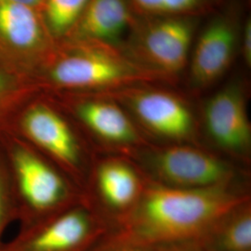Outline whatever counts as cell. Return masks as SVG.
<instances>
[{"instance_id":"cell-1","label":"cell","mask_w":251,"mask_h":251,"mask_svg":"<svg viewBox=\"0 0 251 251\" xmlns=\"http://www.w3.org/2000/svg\"><path fill=\"white\" fill-rule=\"evenodd\" d=\"M248 200L231 186L180 188L152 181L144 184L134 206L117 217L112 231L155 247L197 241L220 218Z\"/></svg>"},{"instance_id":"cell-2","label":"cell","mask_w":251,"mask_h":251,"mask_svg":"<svg viewBox=\"0 0 251 251\" xmlns=\"http://www.w3.org/2000/svg\"><path fill=\"white\" fill-rule=\"evenodd\" d=\"M54 57L49 76L54 84L68 89H108L138 81L152 80L155 70L135 63L89 42H77Z\"/></svg>"},{"instance_id":"cell-3","label":"cell","mask_w":251,"mask_h":251,"mask_svg":"<svg viewBox=\"0 0 251 251\" xmlns=\"http://www.w3.org/2000/svg\"><path fill=\"white\" fill-rule=\"evenodd\" d=\"M135 156L155 182L180 188L231 186L236 177L233 166L211 152L189 144L165 147L149 144L134 150Z\"/></svg>"},{"instance_id":"cell-4","label":"cell","mask_w":251,"mask_h":251,"mask_svg":"<svg viewBox=\"0 0 251 251\" xmlns=\"http://www.w3.org/2000/svg\"><path fill=\"white\" fill-rule=\"evenodd\" d=\"M117 96L152 134L177 144L191 141L196 134L191 110L172 93L154 90H126Z\"/></svg>"},{"instance_id":"cell-5","label":"cell","mask_w":251,"mask_h":251,"mask_svg":"<svg viewBox=\"0 0 251 251\" xmlns=\"http://www.w3.org/2000/svg\"><path fill=\"white\" fill-rule=\"evenodd\" d=\"M207 134L220 148L244 155L251 145V125L247 102L239 86L230 85L218 91L205 107Z\"/></svg>"},{"instance_id":"cell-6","label":"cell","mask_w":251,"mask_h":251,"mask_svg":"<svg viewBox=\"0 0 251 251\" xmlns=\"http://www.w3.org/2000/svg\"><path fill=\"white\" fill-rule=\"evenodd\" d=\"M0 50L6 57L27 60L52 52L50 35L39 9L0 0Z\"/></svg>"},{"instance_id":"cell-7","label":"cell","mask_w":251,"mask_h":251,"mask_svg":"<svg viewBox=\"0 0 251 251\" xmlns=\"http://www.w3.org/2000/svg\"><path fill=\"white\" fill-rule=\"evenodd\" d=\"M112 231L84 210H73L60 216L29 236L18 251H88Z\"/></svg>"},{"instance_id":"cell-8","label":"cell","mask_w":251,"mask_h":251,"mask_svg":"<svg viewBox=\"0 0 251 251\" xmlns=\"http://www.w3.org/2000/svg\"><path fill=\"white\" fill-rule=\"evenodd\" d=\"M81 121L104 144L126 150H137L148 145L134 122L114 100H88L76 106Z\"/></svg>"},{"instance_id":"cell-9","label":"cell","mask_w":251,"mask_h":251,"mask_svg":"<svg viewBox=\"0 0 251 251\" xmlns=\"http://www.w3.org/2000/svg\"><path fill=\"white\" fill-rule=\"evenodd\" d=\"M235 33L225 20L213 22L198 39L191 63V78L198 87H206L220 78L233 59Z\"/></svg>"},{"instance_id":"cell-10","label":"cell","mask_w":251,"mask_h":251,"mask_svg":"<svg viewBox=\"0 0 251 251\" xmlns=\"http://www.w3.org/2000/svg\"><path fill=\"white\" fill-rule=\"evenodd\" d=\"M192 41V26L180 18L166 19L154 24L144 35L145 56L165 74H176L187 63Z\"/></svg>"},{"instance_id":"cell-11","label":"cell","mask_w":251,"mask_h":251,"mask_svg":"<svg viewBox=\"0 0 251 251\" xmlns=\"http://www.w3.org/2000/svg\"><path fill=\"white\" fill-rule=\"evenodd\" d=\"M29 137L55 158L70 167L79 162V147L69 125L45 104L29 108L23 119Z\"/></svg>"},{"instance_id":"cell-12","label":"cell","mask_w":251,"mask_h":251,"mask_svg":"<svg viewBox=\"0 0 251 251\" xmlns=\"http://www.w3.org/2000/svg\"><path fill=\"white\" fill-rule=\"evenodd\" d=\"M130 24L125 0H90L70 35L75 42H113Z\"/></svg>"},{"instance_id":"cell-13","label":"cell","mask_w":251,"mask_h":251,"mask_svg":"<svg viewBox=\"0 0 251 251\" xmlns=\"http://www.w3.org/2000/svg\"><path fill=\"white\" fill-rule=\"evenodd\" d=\"M14 159L22 192L32 206L50 208L64 198L66 188L62 178L36 155L21 150Z\"/></svg>"},{"instance_id":"cell-14","label":"cell","mask_w":251,"mask_h":251,"mask_svg":"<svg viewBox=\"0 0 251 251\" xmlns=\"http://www.w3.org/2000/svg\"><path fill=\"white\" fill-rule=\"evenodd\" d=\"M97 187L104 203L118 216L129 210L141 197L144 181L134 167L120 158H109L100 164Z\"/></svg>"},{"instance_id":"cell-15","label":"cell","mask_w":251,"mask_h":251,"mask_svg":"<svg viewBox=\"0 0 251 251\" xmlns=\"http://www.w3.org/2000/svg\"><path fill=\"white\" fill-rule=\"evenodd\" d=\"M197 241L203 251H251L250 201L220 218Z\"/></svg>"},{"instance_id":"cell-16","label":"cell","mask_w":251,"mask_h":251,"mask_svg":"<svg viewBox=\"0 0 251 251\" xmlns=\"http://www.w3.org/2000/svg\"><path fill=\"white\" fill-rule=\"evenodd\" d=\"M90 0H45L42 18L50 36L61 37L71 33Z\"/></svg>"},{"instance_id":"cell-17","label":"cell","mask_w":251,"mask_h":251,"mask_svg":"<svg viewBox=\"0 0 251 251\" xmlns=\"http://www.w3.org/2000/svg\"><path fill=\"white\" fill-rule=\"evenodd\" d=\"M157 247L137 242L111 231L88 251H156Z\"/></svg>"},{"instance_id":"cell-18","label":"cell","mask_w":251,"mask_h":251,"mask_svg":"<svg viewBox=\"0 0 251 251\" xmlns=\"http://www.w3.org/2000/svg\"><path fill=\"white\" fill-rule=\"evenodd\" d=\"M142 9L153 13L177 14L197 9L203 0H134Z\"/></svg>"},{"instance_id":"cell-19","label":"cell","mask_w":251,"mask_h":251,"mask_svg":"<svg viewBox=\"0 0 251 251\" xmlns=\"http://www.w3.org/2000/svg\"><path fill=\"white\" fill-rule=\"evenodd\" d=\"M18 81L11 73L0 67V104L18 91Z\"/></svg>"},{"instance_id":"cell-20","label":"cell","mask_w":251,"mask_h":251,"mask_svg":"<svg viewBox=\"0 0 251 251\" xmlns=\"http://www.w3.org/2000/svg\"><path fill=\"white\" fill-rule=\"evenodd\" d=\"M156 251H203L198 241L171 243L158 246Z\"/></svg>"},{"instance_id":"cell-21","label":"cell","mask_w":251,"mask_h":251,"mask_svg":"<svg viewBox=\"0 0 251 251\" xmlns=\"http://www.w3.org/2000/svg\"><path fill=\"white\" fill-rule=\"evenodd\" d=\"M243 55L247 64L251 63V20L247 21L243 34Z\"/></svg>"},{"instance_id":"cell-22","label":"cell","mask_w":251,"mask_h":251,"mask_svg":"<svg viewBox=\"0 0 251 251\" xmlns=\"http://www.w3.org/2000/svg\"><path fill=\"white\" fill-rule=\"evenodd\" d=\"M11 1L17 2L20 4H23V5H25V6L36 9H41L45 2V0H11Z\"/></svg>"},{"instance_id":"cell-23","label":"cell","mask_w":251,"mask_h":251,"mask_svg":"<svg viewBox=\"0 0 251 251\" xmlns=\"http://www.w3.org/2000/svg\"><path fill=\"white\" fill-rule=\"evenodd\" d=\"M5 59H7V57H6V56L3 54V52L0 50V63H3Z\"/></svg>"},{"instance_id":"cell-24","label":"cell","mask_w":251,"mask_h":251,"mask_svg":"<svg viewBox=\"0 0 251 251\" xmlns=\"http://www.w3.org/2000/svg\"><path fill=\"white\" fill-rule=\"evenodd\" d=\"M1 197H2V194H1V184H0V220H1Z\"/></svg>"}]
</instances>
